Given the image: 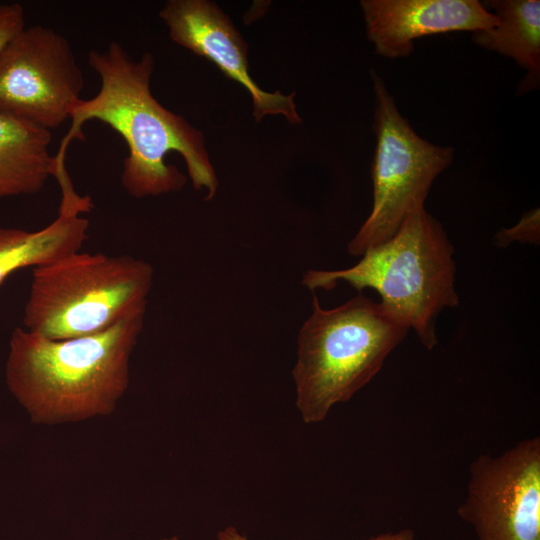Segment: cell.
<instances>
[{
  "label": "cell",
  "mask_w": 540,
  "mask_h": 540,
  "mask_svg": "<svg viewBox=\"0 0 540 540\" xmlns=\"http://www.w3.org/2000/svg\"><path fill=\"white\" fill-rule=\"evenodd\" d=\"M88 63L99 75L101 86L94 97L80 99L73 107L71 128L55 155L57 163L65 167L71 140L82 134L84 122L96 119L126 142L129 153L123 161L121 184L130 196L144 198L181 190L186 176L165 161L175 151L183 157L194 189L205 190L206 199H212L218 180L204 135L152 95V54L146 52L135 59L120 43L111 42L104 50H90Z\"/></svg>",
  "instance_id": "1"
},
{
  "label": "cell",
  "mask_w": 540,
  "mask_h": 540,
  "mask_svg": "<svg viewBox=\"0 0 540 540\" xmlns=\"http://www.w3.org/2000/svg\"><path fill=\"white\" fill-rule=\"evenodd\" d=\"M145 312L89 336L53 340L16 328L6 378L32 422L56 425L112 413L129 385Z\"/></svg>",
  "instance_id": "2"
},
{
  "label": "cell",
  "mask_w": 540,
  "mask_h": 540,
  "mask_svg": "<svg viewBox=\"0 0 540 540\" xmlns=\"http://www.w3.org/2000/svg\"><path fill=\"white\" fill-rule=\"evenodd\" d=\"M453 253L440 222L425 206L414 207L391 238L367 249L354 266L308 270L302 284L312 291L330 290L343 281L359 292L376 290L380 303L404 320L422 345L432 350L438 343V314L459 304Z\"/></svg>",
  "instance_id": "3"
},
{
  "label": "cell",
  "mask_w": 540,
  "mask_h": 540,
  "mask_svg": "<svg viewBox=\"0 0 540 540\" xmlns=\"http://www.w3.org/2000/svg\"><path fill=\"white\" fill-rule=\"evenodd\" d=\"M312 313L298 335L292 376L305 423L322 422L381 370L409 325L361 292L332 309L313 296Z\"/></svg>",
  "instance_id": "4"
},
{
  "label": "cell",
  "mask_w": 540,
  "mask_h": 540,
  "mask_svg": "<svg viewBox=\"0 0 540 540\" xmlns=\"http://www.w3.org/2000/svg\"><path fill=\"white\" fill-rule=\"evenodd\" d=\"M27 330L53 340L94 335L146 312L153 268L129 255L75 252L33 268Z\"/></svg>",
  "instance_id": "5"
},
{
  "label": "cell",
  "mask_w": 540,
  "mask_h": 540,
  "mask_svg": "<svg viewBox=\"0 0 540 540\" xmlns=\"http://www.w3.org/2000/svg\"><path fill=\"white\" fill-rule=\"evenodd\" d=\"M376 146L371 165V212L348 244L350 255L391 238L414 207L424 206L435 178L452 162L454 148L419 136L399 112L384 80L371 70Z\"/></svg>",
  "instance_id": "6"
},
{
  "label": "cell",
  "mask_w": 540,
  "mask_h": 540,
  "mask_svg": "<svg viewBox=\"0 0 540 540\" xmlns=\"http://www.w3.org/2000/svg\"><path fill=\"white\" fill-rule=\"evenodd\" d=\"M84 76L69 40L25 27L0 51V113L51 131L81 99Z\"/></svg>",
  "instance_id": "7"
},
{
  "label": "cell",
  "mask_w": 540,
  "mask_h": 540,
  "mask_svg": "<svg viewBox=\"0 0 540 540\" xmlns=\"http://www.w3.org/2000/svg\"><path fill=\"white\" fill-rule=\"evenodd\" d=\"M457 515L473 527L477 540H540L539 436L496 456H477Z\"/></svg>",
  "instance_id": "8"
},
{
  "label": "cell",
  "mask_w": 540,
  "mask_h": 540,
  "mask_svg": "<svg viewBox=\"0 0 540 540\" xmlns=\"http://www.w3.org/2000/svg\"><path fill=\"white\" fill-rule=\"evenodd\" d=\"M176 44L211 61L227 78L244 86L252 98L253 117L282 115L290 124H301L296 93L283 95L262 90L249 74L247 44L231 19L208 0H169L159 12Z\"/></svg>",
  "instance_id": "9"
},
{
  "label": "cell",
  "mask_w": 540,
  "mask_h": 540,
  "mask_svg": "<svg viewBox=\"0 0 540 540\" xmlns=\"http://www.w3.org/2000/svg\"><path fill=\"white\" fill-rule=\"evenodd\" d=\"M368 40L376 54L408 57L414 40L448 32H476L497 24L496 16L477 0H362Z\"/></svg>",
  "instance_id": "10"
},
{
  "label": "cell",
  "mask_w": 540,
  "mask_h": 540,
  "mask_svg": "<svg viewBox=\"0 0 540 540\" xmlns=\"http://www.w3.org/2000/svg\"><path fill=\"white\" fill-rule=\"evenodd\" d=\"M92 207L88 196L63 195L57 218L43 229L0 228V285L19 269L50 264L80 251L89 227L81 214Z\"/></svg>",
  "instance_id": "11"
},
{
  "label": "cell",
  "mask_w": 540,
  "mask_h": 540,
  "mask_svg": "<svg viewBox=\"0 0 540 540\" xmlns=\"http://www.w3.org/2000/svg\"><path fill=\"white\" fill-rule=\"evenodd\" d=\"M51 131L0 113V198L35 194L53 176L71 181L49 152Z\"/></svg>",
  "instance_id": "12"
},
{
  "label": "cell",
  "mask_w": 540,
  "mask_h": 540,
  "mask_svg": "<svg viewBox=\"0 0 540 540\" xmlns=\"http://www.w3.org/2000/svg\"><path fill=\"white\" fill-rule=\"evenodd\" d=\"M497 18L489 29L472 33V41L484 49L512 58L526 71L518 92L539 87L540 1L493 0L482 2Z\"/></svg>",
  "instance_id": "13"
},
{
  "label": "cell",
  "mask_w": 540,
  "mask_h": 540,
  "mask_svg": "<svg viewBox=\"0 0 540 540\" xmlns=\"http://www.w3.org/2000/svg\"><path fill=\"white\" fill-rule=\"evenodd\" d=\"M539 238V209L534 208L524 213L515 226L498 231L495 235V244L498 247H506L514 241L539 244Z\"/></svg>",
  "instance_id": "14"
},
{
  "label": "cell",
  "mask_w": 540,
  "mask_h": 540,
  "mask_svg": "<svg viewBox=\"0 0 540 540\" xmlns=\"http://www.w3.org/2000/svg\"><path fill=\"white\" fill-rule=\"evenodd\" d=\"M25 27L23 7L0 2V51Z\"/></svg>",
  "instance_id": "15"
},
{
  "label": "cell",
  "mask_w": 540,
  "mask_h": 540,
  "mask_svg": "<svg viewBox=\"0 0 540 540\" xmlns=\"http://www.w3.org/2000/svg\"><path fill=\"white\" fill-rule=\"evenodd\" d=\"M217 540H248L235 527L228 526L217 535ZM367 540H415V533L410 528H404L397 532L382 533L372 536Z\"/></svg>",
  "instance_id": "16"
},
{
  "label": "cell",
  "mask_w": 540,
  "mask_h": 540,
  "mask_svg": "<svg viewBox=\"0 0 540 540\" xmlns=\"http://www.w3.org/2000/svg\"><path fill=\"white\" fill-rule=\"evenodd\" d=\"M162 540H179V539L176 536H172V537L165 538V539H162Z\"/></svg>",
  "instance_id": "17"
}]
</instances>
